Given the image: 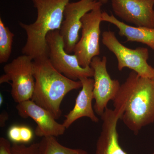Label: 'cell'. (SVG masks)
Instances as JSON below:
<instances>
[{"instance_id": "1", "label": "cell", "mask_w": 154, "mask_h": 154, "mask_svg": "<svg viewBox=\"0 0 154 154\" xmlns=\"http://www.w3.org/2000/svg\"><path fill=\"white\" fill-rule=\"evenodd\" d=\"M113 101L120 119L135 135L138 134L154 122V78L140 77L132 71Z\"/></svg>"}, {"instance_id": "2", "label": "cell", "mask_w": 154, "mask_h": 154, "mask_svg": "<svg viewBox=\"0 0 154 154\" xmlns=\"http://www.w3.org/2000/svg\"><path fill=\"white\" fill-rule=\"evenodd\" d=\"M70 1L31 0L37 10V17L32 24L19 23L27 36L22 49L23 54L29 56L33 60L48 58L46 36L51 31L60 30L65 8Z\"/></svg>"}, {"instance_id": "3", "label": "cell", "mask_w": 154, "mask_h": 154, "mask_svg": "<svg viewBox=\"0 0 154 154\" xmlns=\"http://www.w3.org/2000/svg\"><path fill=\"white\" fill-rule=\"evenodd\" d=\"M33 70L35 84L31 100L57 119L61 115L60 105L64 97L70 91L82 88V83L58 72L48 58L33 60Z\"/></svg>"}, {"instance_id": "4", "label": "cell", "mask_w": 154, "mask_h": 154, "mask_svg": "<svg viewBox=\"0 0 154 154\" xmlns=\"http://www.w3.org/2000/svg\"><path fill=\"white\" fill-rule=\"evenodd\" d=\"M33 61L29 56L22 54L4 67L5 74L0 77V84L10 83L11 96L17 103L32 98L35 84Z\"/></svg>"}, {"instance_id": "5", "label": "cell", "mask_w": 154, "mask_h": 154, "mask_svg": "<svg viewBox=\"0 0 154 154\" xmlns=\"http://www.w3.org/2000/svg\"><path fill=\"white\" fill-rule=\"evenodd\" d=\"M102 42L117 59L119 70L125 68L131 69L143 78H154V68L149 64L148 48L137 47L131 49L124 46L118 40L115 33L110 30L104 31L102 34Z\"/></svg>"}, {"instance_id": "6", "label": "cell", "mask_w": 154, "mask_h": 154, "mask_svg": "<svg viewBox=\"0 0 154 154\" xmlns=\"http://www.w3.org/2000/svg\"><path fill=\"white\" fill-rule=\"evenodd\" d=\"M102 5L85 14L82 19V35L73 50L79 63L84 68L90 66L91 61L100 54V24L102 22Z\"/></svg>"}, {"instance_id": "7", "label": "cell", "mask_w": 154, "mask_h": 154, "mask_svg": "<svg viewBox=\"0 0 154 154\" xmlns=\"http://www.w3.org/2000/svg\"><path fill=\"white\" fill-rule=\"evenodd\" d=\"M46 41L48 47V59L58 72L74 81L84 77H94V70L91 66L82 67L75 54L71 55L66 51L63 38L59 30L49 32L46 36Z\"/></svg>"}, {"instance_id": "8", "label": "cell", "mask_w": 154, "mask_h": 154, "mask_svg": "<svg viewBox=\"0 0 154 154\" xmlns=\"http://www.w3.org/2000/svg\"><path fill=\"white\" fill-rule=\"evenodd\" d=\"M107 59L94 57L90 66L94 70V85L93 94L96 102L94 106L95 113L102 116L107 108L110 100L113 101L120 89V85L117 80H113L107 69Z\"/></svg>"}, {"instance_id": "9", "label": "cell", "mask_w": 154, "mask_h": 154, "mask_svg": "<svg viewBox=\"0 0 154 154\" xmlns=\"http://www.w3.org/2000/svg\"><path fill=\"white\" fill-rule=\"evenodd\" d=\"M100 5L103 4L97 0H80L75 2H69L66 6L59 31L67 53L73 52L75 45L79 40V32L82 26L83 16Z\"/></svg>"}, {"instance_id": "10", "label": "cell", "mask_w": 154, "mask_h": 154, "mask_svg": "<svg viewBox=\"0 0 154 154\" xmlns=\"http://www.w3.org/2000/svg\"><path fill=\"white\" fill-rule=\"evenodd\" d=\"M153 0H111L114 14L137 27L154 28Z\"/></svg>"}, {"instance_id": "11", "label": "cell", "mask_w": 154, "mask_h": 154, "mask_svg": "<svg viewBox=\"0 0 154 154\" xmlns=\"http://www.w3.org/2000/svg\"><path fill=\"white\" fill-rule=\"evenodd\" d=\"M16 108L21 117H30L36 122L35 134L37 136L57 137L62 135L65 131L66 128L63 124L57 122L49 111L31 99L18 103Z\"/></svg>"}, {"instance_id": "12", "label": "cell", "mask_w": 154, "mask_h": 154, "mask_svg": "<svg viewBox=\"0 0 154 154\" xmlns=\"http://www.w3.org/2000/svg\"><path fill=\"white\" fill-rule=\"evenodd\" d=\"M102 131L96 144L95 154H128L119 144L117 124L120 115L117 111L107 108L101 116Z\"/></svg>"}, {"instance_id": "13", "label": "cell", "mask_w": 154, "mask_h": 154, "mask_svg": "<svg viewBox=\"0 0 154 154\" xmlns=\"http://www.w3.org/2000/svg\"><path fill=\"white\" fill-rule=\"evenodd\" d=\"M82 83V90L78 94L73 108L68 114L65 116V119L62 123L68 128L75 121L82 117H88L93 122H98L99 119L95 115L92 106L94 98V81L91 78L84 77L80 79Z\"/></svg>"}, {"instance_id": "14", "label": "cell", "mask_w": 154, "mask_h": 154, "mask_svg": "<svg viewBox=\"0 0 154 154\" xmlns=\"http://www.w3.org/2000/svg\"><path fill=\"white\" fill-rule=\"evenodd\" d=\"M102 20L116 26L119 35L126 37L127 41L140 42L154 50V28L130 26L106 12H102Z\"/></svg>"}, {"instance_id": "15", "label": "cell", "mask_w": 154, "mask_h": 154, "mask_svg": "<svg viewBox=\"0 0 154 154\" xmlns=\"http://www.w3.org/2000/svg\"><path fill=\"white\" fill-rule=\"evenodd\" d=\"M39 145L40 154H88L82 149L70 148L62 145L54 137H42Z\"/></svg>"}, {"instance_id": "16", "label": "cell", "mask_w": 154, "mask_h": 154, "mask_svg": "<svg viewBox=\"0 0 154 154\" xmlns=\"http://www.w3.org/2000/svg\"><path fill=\"white\" fill-rule=\"evenodd\" d=\"M14 34L0 18V63L7 62L12 52Z\"/></svg>"}, {"instance_id": "17", "label": "cell", "mask_w": 154, "mask_h": 154, "mask_svg": "<svg viewBox=\"0 0 154 154\" xmlns=\"http://www.w3.org/2000/svg\"><path fill=\"white\" fill-rule=\"evenodd\" d=\"M12 152L13 154H40L39 143L28 146L25 144L13 143Z\"/></svg>"}, {"instance_id": "18", "label": "cell", "mask_w": 154, "mask_h": 154, "mask_svg": "<svg viewBox=\"0 0 154 154\" xmlns=\"http://www.w3.org/2000/svg\"><path fill=\"white\" fill-rule=\"evenodd\" d=\"M20 127L19 125L11 126L8 131V137L10 140L13 143H21Z\"/></svg>"}, {"instance_id": "19", "label": "cell", "mask_w": 154, "mask_h": 154, "mask_svg": "<svg viewBox=\"0 0 154 154\" xmlns=\"http://www.w3.org/2000/svg\"><path fill=\"white\" fill-rule=\"evenodd\" d=\"M21 143H29L33 139V134L32 130L29 127L21 126L20 127Z\"/></svg>"}, {"instance_id": "20", "label": "cell", "mask_w": 154, "mask_h": 154, "mask_svg": "<svg viewBox=\"0 0 154 154\" xmlns=\"http://www.w3.org/2000/svg\"><path fill=\"white\" fill-rule=\"evenodd\" d=\"M0 154H13L12 145L5 138H0Z\"/></svg>"}, {"instance_id": "21", "label": "cell", "mask_w": 154, "mask_h": 154, "mask_svg": "<svg viewBox=\"0 0 154 154\" xmlns=\"http://www.w3.org/2000/svg\"><path fill=\"white\" fill-rule=\"evenodd\" d=\"M9 118V115L6 111H3L0 115V126L4 127L5 125L6 121Z\"/></svg>"}, {"instance_id": "22", "label": "cell", "mask_w": 154, "mask_h": 154, "mask_svg": "<svg viewBox=\"0 0 154 154\" xmlns=\"http://www.w3.org/2000/svg\"><path fill=\"white\" fill-rule=\"evenodd\" d=\"M3 101H4V99H3L2 95L1 94V96H0V105H2Z\"/></svg>"}, {"instance_id": "23", "label": "cell", "mask_w": 154, "mask_h": 154, "mask_svg": "<svg viewBox=\"0 0 154 154\" xmlns=\"http://www.w3.org/2000/svg\"><path fill=\"white\" fill-rule=\"evenodd\" d=\"M98 1L102 3V4H106L108 2V0H98Z\"/></svg>"}, {"instance_id": "24", "label": "cell", "mask_w": 154, "mask_h": 154, "mask_svg": "<svg viewBox=\"0 0 154 154\" xmlns=\"http://www.w3.org/2000/svg\"><path fill=\"white\" fill-rule=\"evenodd\" d=\"M153 154H154V153H153Z\"/></svg>"}, {"instance_id": "25", "label": "cell", "mask_w": 154, "mask_h": 154, "mask_svg": "<svg viewBox=\"0 0 154 154\" xmlns=\"http://www.w3.org/2000/svg\"><path fill=\"white\" fill-rule=\"evenodd\" d=\"M153 1H154V0H153Z\"/></svg>"}]
</instances>
